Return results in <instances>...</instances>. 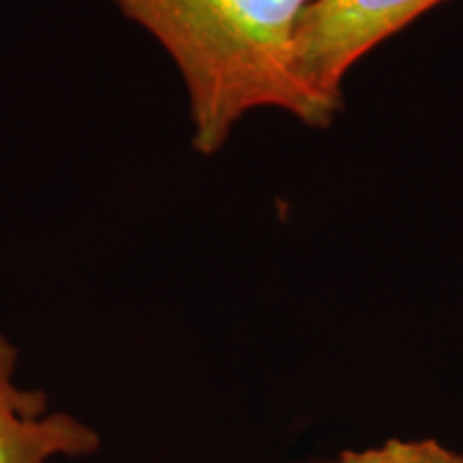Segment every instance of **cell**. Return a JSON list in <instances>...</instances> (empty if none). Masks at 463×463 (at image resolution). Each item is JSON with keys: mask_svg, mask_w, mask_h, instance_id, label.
I'll return each mask as SVG.
<instances>
[{"mask_svg": "<svg viewBox=\"0 0 463 463\" xmlns=\"http://www.w3.org/2000/svg\"><path fill=\"white\" fill-rule=\"evenodd\" d=\"M146 31L176 65L187 90L191 144L225 146L253 109L275 108L326 127L337 108L300 82L294 33L309 0H106Z\"/></svg>", "mask_w": 463, "mask_h": 463, "instance_id": "1", "label": "cell"}, {"mask_svg": "<svg viewBox=\"0 0 463 463\" xmlns=\"http://www.w3.org/2000/svg\"><path fill=\"white\" fill-rule=\"evenodd\" d=\"M444 0H309L294 33L300 82L341 108V84L364 54Z\"/></svg>", "mask_w": 463, "mask_h": 463, "instance_id": "2", "label": "cell"}, {"mask_svg": "<svg viewBox=\"0 0 463 463\" xmlns=\"http://www.w3.org/2000/svg\"><path fill=\"white\" fill-rule=\"evenodd\" d=\"M15 345L0 335V463H50L58 457H89L99 433L75 416L50 410L42 391L17 382Z\"/></svg>", "mask_w": 463, "mask_h": 463, "instance_id": "3", "label": "cell"}, {"mask_svg": "<svg viewBox=\"0 0 463 463\" xmlns=\"http://www.w3.org/2000/svg\"><path fill=\"white\" fill-rule=\"evenodd\" d=\"M337 463H463V455L433 439H391L380 447L347 450Z\"/></svg>", "mask_w": 463, "mask_h": 463, "instance_id": "4", "label": "cell"}]
</instances>
